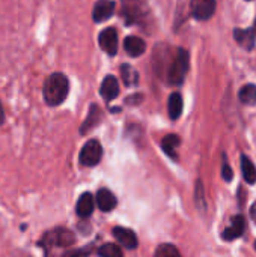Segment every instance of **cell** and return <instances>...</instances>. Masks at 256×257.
<instances>
[{"mask_svg": "<svg viewBox=\"0 0 256 257\" xmlns=\"http://www.w3.org/2000/svg\"><path fill=\"white\" fill-rule=\"evenodd\" d=\"M44 99L50 107L60 105L69 93V80L62 72H54L47 77L42 87Z\"/></svg>", "mask_w": 256, "mask_h": 257, "instance_id": "obj_1", "label": "cell"}, {"mask_svg": "<svg viewBox=\"0 0 256 257\" xmlns=\"http://www.w3.org/2000/svg\"><path fill=\"white\" fill-rule=\"evenodd\" d=\"M122 15L128 24H137L146 30L151 20L146 0H122Z\"/></svg>", "mask_w": 256, "mask_h": 257, "instance_id": "obj_2", "label": "cell"}, {"mask_svg": "<svg viewBox=\"0 0 256 257\" xmlns=\"http://www.w3.org/2000/svg\"><path fill=\"white\" fill-rule=\"evenodd\" d=\"M190 68V56L184 48H178L177 56L167 68V83L172 86H181Z\"/></svg>", "mask_w": 256, "mask_h": 257, "instance_id": "obj_3", "label": "cell"}, {"mask_svg": "<svg viewBox=\"0 0 256 257\" xmlns=\"http://www.w3.org/2000/svg\"><path fill=\"white\" fill-rule=\"evenodd\" d=\"M75 242V235L65 229V227H57L50 232H47L39 242V247L44 248H53V247H71Z\"/></svg>", "mask_w": 256, "mask_h": 257, "instance_id": "obj_4", "label": "cell"}, {"mask_svg": "<svg viewBox=\"0 0 256 257\" xmlns=\"http://www.w3.org/2000/svg\"><path fill=\"white\" fill-rule=\"evenodd\" d=\"M101 158H103V146L95 139L84 143V146L80 151V157H78L80 164L86 166V167H94V166L100 164Z\"/></svg>", "mask_w": 256, "mask_h": 257, "instance_id": "obj_5", "label": "cell"}, {"mask_svg": "<svg viewBox=\"0 0 256 257\" xmlns=\"http://www.w3.org/2000/svg\"><path fill=\"white\" fill-rule=\"evenodd\" d=\"M98 44L101 50H104L109 56H116L118 53V32L115 27H106L101 30L98 36Z\"/></svg>", "mask_w": 256, "mask_h": 257, "instance_id": "obj_6", "label": "cell"}, {"mask_svg": "<svg viewBox=\"0 0 256 257\" xmlns=\"http://www.w3.org/2000/svg\"><path fill=\"white\" fill-rule=\"evenodd\" d=\"M216 12V0H192V14L196 20H210Z\"/></svg>", "mask_w": 256, "mask_h": 257, "instance_id": "obj_7", "label": "cell"}, {"mask_svg": "<svg viewBox=\"0 0 256 257\" xmlns=\"http://www.w3.org/2000/svg\"><path fill=\"white\" fill-rule=\"evenodd\" d=\"M113 236L118 241V244L122 245L127 250H136L137 245H139V239H137L136 233L131 229L118 226V227L113 229Z\"/></svg>", "mask_w": 256, "mask_h": 257, "instance_id": "obj_8", "label": "cell"}, {"mask_svg": "<svg viewBox=\"0 0 256 257\" xmlns=\"http://www.w3.org/2000/svg\"><path fill=\"white\" fill-rule=\"evenodd\" d=\"M116 5L112 0H98L92 11V18L95 23H103L115 14Z\"/></svg>", "mask_w": 256, "mask_h": 257, "instance_id": "obj_9", "label": "cell"}, {"mask_svg": "<svg viewBox=\"0 0 256 257\" xmlns=\"http://www.w3.org/2000/svg\"><path fill=\"white\" fill-rule=\"evenodd\" d=\"M103 117H104V114H103V110L98 107V104H91L88 117H86V120L81 123L80 134H88V133H91L95 126H98V125L101 123Z\"/></svg>", "mask_w": 256, "mask_h": 257, "instance_id": "obj_10", "label": "cell"}, {"mask_svg": "<svg viewBox=\"0 0 256 257\" xmlns=\"http://www.w3.org/2000/svg\"><path fill=\"white\" fill-rule=\"evenodd\" d=\"M95 203L98 206L100 211L103 212H110L116 208L118 205V200L115 197V194L107 190V188H100L98 193H97V197H95Z\"/></svg>", "mask_w": 256, "mask_h": 257, "instance_id": "obj_11", "label": "cell"}, {"mask_svg": "<svg viewBox=\"0 0 256 257\" xmlns=\"http://www.w3.org/2000/svg\"><path fill=\"white\" fill-rule=\"evenodd\" d=\"M100 93L106 101H113L119 95V81H118V78L113 77V75H106V78L101 83Z\"/></svg>", "mask_w": 256, "mask_h": 257, "instance_id": "obj_12", "label": "cell"}, {"mask_svg": "<svg viewBox=\"0 0 256 257\" xmlns=\"http://www.w3.org/2000/svg\"><path fill=\"white\" fill-rule=\"evenodd\" d=\"M95 208V199L91 193H83L75 205V212L80 218H88L92 215Z\"/></svg>", "mask_w": 256, "mask_h": 257, "instance_id": "obj_13", "label": "cell"}, {"mask_svg": "<svg viewBox=\"0 0 256 257\" xmlns=\"http://www.w3.org/2000/svg\"><path fill=\"white\" fill-rule=\"evenodd\" d=\"M244 227H246V221H244V217L243 215H235L232 218V224L223 230L222 233V238L225 241H234L237 238H240L244 232Z\"/></svg>", "mask_w": 256, "mask_h": 257, "instance_id": "obj_14", "label": "cell"}, {"mask_svg": "<svg viewBox=\"0 0 256 257\" xmlns=\"http://www.w3.org/2000/svg\"><path fill=\"white\" fill-rule=\"evenodd\" d=\"M124 50L127 51L128 56L131 57H139L145 53L146 50V42L139 38V36H127L124 41Z\"/></svg>", "mask_w": 256, "mask_h": 257, "instance_id": "obj_15", "label": "cell"}, {"mask_svg": "<svg viewBox=\"0 0 256 257\" xmlns=\"http://www.w3.org/2000/svg\"><path fill=\"white\" fill-rule=\"evenodd\" d=\"M234 39L241 48L250 51L255 47V30H252V29H235L234 30Z\"/></svg>", "mask_w": 256, "mask_h": 257, "instance_id": "obj_16", "label": "cell"}, {"mask_svg": "<svg viewBox=\"0 0 256 257\" xmlns=\"http://www.w3.org/2000/svg\"><path fill=\"white\" fill-rule=\"evenodd\" d=\"M183 96L178 93V92H174L170 96H169V101H167V111H169V117L172 120H177L181 113H183Z\"/></svg>", "mask_w": 256, "mask_h": 257, "instance_id": "obj_17", "label": "cell"}, {"mask_svg": "<svg viewBox=\"0 0 256 257\" xmlns=\"http://www.w3.org/2000/svg\"><path fill=\"white\" fill-rule=\"evenodd\" d=\"M180 143H181V140H180L178 136L169 134V136H166V137L161 140V149H163L164 154H167L170 158L177 160V158H178V155H177V148L180 146Z\"/></svg>", "mask_w": 256, "mask_h": 257, "instance_id": "obj_18", "label": "cell"}, {"mask_svg": "<svg viewBox=\"0 0 256 257\" xmlns=\"http://www.w3.org/2000/svg\"><path fill=\"white\" fill-rule=\"evenodd\" d=\"M121 77H122L124 84L128 86V87L139 84V72L128 63L121 65Z\"/></svg>", "mask_w": 256, "mask_h": 257, "instance_id": "obj_19", "label": "cell"}, {"mask_svg": "<svg viewBox=\"0 0 256 257\" xmlns=\"http://www.w3.org/2000/svg\"><path fill=\"white\" fill-rule=\"evenodd\" d=\"M241 170H243L244 181H246L249 185H253L256 182V167L255 164L250 161V158L246 157V155L241 157Z\"/></svg>", "mask_w": 256, "mask_h": 257, "instance_id": "obj_20", "label": "cell"}, {"mask_svg": "<svg viewBox=\"0 0 256 257\" xmlns=\"http://www.w3.org/2000/svg\"><path fill=\"white\" fill-rule=\"evenodd\" d=\"M238 98L243 104L246 105H253L256 104V86L255 84H246L240 89Z\"/></svg>", "mask_w": 256, "mask_h": 257, "instance_id": "obj_21", "label": "cell"}, {"mask_svg": "<svg viewBox=\"0 0 256 257\" xmlns=\"http://www.w3.org/2000/svg\"><path fill=\"white\" fill-rule=\"evenodd\" d=\"M98 254L103 257H122V248L116 244H104L98 248Z\"/></svg>", "mask_w": 256, "mask_h": 257, "instance_id": "obj_22", "label": "cell"}, {"mask_svg": "<svg viewBox=\"0 0 256 257\" xmlns=\"http://www.w3.org/2000/svg\"><path fill=\"white\" fill-rule=\"evenodd\" d=\"M155 256L157 257H180L181 253L178 251V248L172 244H163L155 250Z\"/></svg>", "mask_w": 256, "mask_h": 257, "instance_id": "obj_23", "label": "cell"}, {"mask_svg": "<svg viewBox=\"0 0 256 257\" xmlns=\"http://www.w3.org/2000/svg\"><path fill=\"white\" fill-rule=\"evenodd\" d=\"M222 176H223V179H225L226 182H231L232 178H234L232 169H231V166H229L228 163H223V166H222Z\"/></svg>", "mask_w": 256, "mask_h": 257, "instance_id": "obj_24", "label": "cell"}, {"mask_svg": "<svg viewBox=\"0 0 256 257\" xmlns=\"http://www.w3.org/2000/svg\"><path fill=\"white\" fill-rule=\"evenodd\" d=\"M5 123V111H3V107H2V102H0V125Z\"/></svg>", "mask_w": 256, "mask_h": 257, "instance_id": "obj_25", "label": "cell"}, {"mask_svg": "<svg viewBox=\"0 0 256 257\" xmlns=\"http://www.w3.org/2000/svg\"><path fill=\"white\" fill-rule=\"evenodd\" d=\"M250 212H252V218L256 221V202L252 205V209H250Z\"/></svg>", "mask_w": 256, "mask_h": 257, "instance_id": "obj_26", "label": "cell"}, {"mask_svg": "<svg viewBox=\"0 0 256 257\" xmlns=\"http://www.w3.org/2000/svg\"><path fill=\"white\" fill-rule=\"evenodd\" d=\"M255 30H256V18H255Z\"/></svg>", "mask_w": 256, "mask_h": 257, "instance_id": "obj_27", "label": "cell"}, {"mask_svg": "<svg viewBox=\"0 0 256 257\" xmlns=\"http://www.w3.org/2000/svg\"><path fill=\"white\" fill-rule=\"evenodd\" d=\"M255 250H256V242H255Z\"/></svg>", "mask_w": 256, "mask_h": 257, "instance_id": "obj_28", "label": "cell"}]
</instances>
